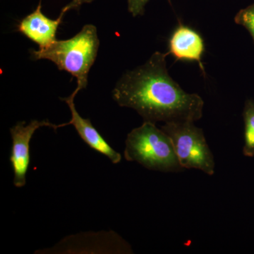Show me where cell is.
<instances>
[{
  "instance_id": "3957f363",
  "label": "cell",
  "mask_w": 254,
  "mask_h": 254,
  "mask_svg": "<svg viewBox=\"0 0 254 254\" xmlns=\"http://www.w3.org/2000/svg\"><path fill=\"white\" fill-rule=\"evenodd\" d=\"M124 156L127 161L161 173H181L180 163L170 137L155 123L145 122L127 135Z\"/></svg>"
},
{
  "instance_id": "8992f818",
  "label": "cell",
  "mask_w": 254,
  "mask_h": 254,
  "mask_svg": "<svg viewBox=\"0 0 254 254\" xmlns=\"http://www.w3.org/2000/svg\"><path fill=\"white\" fill-rule=\"evenodd\" d=\"M78 92L79 91L76 88L68 98L61 99L66 102L71 113V120L66 123V126L73 125L81 139L92 149L108 157L113 164L120 163L122 160V155L114 150L109 143L105 141L99 131L93 126L89 119L83 118L78 114L74 105V98Z\"/></svg>"
},
{
  "instance_id": "7c38bea8",
  "label": "cell",
  "mask_w": 254,
  "mask_h": 254,
  "mask_svg": "<svg viewBox=\"0 0 254 254\" xmlns=\"http://www.w3.org/2000/svg\"><path fill=\"white\" fill-rule=\"evenodd\" d=\"M95 0H72L71 2L68 3L67 5L63 8L61 11V14L64 15L65 13L71 9H77L82 4H86V3H91Z\"/></svg>"
},
{
  "instance_id": "5b68a950",
  "label": "cell",
  "mask_w": 254,
  "mask_h": 254,
  "mask_svg": "<svg viewBox=\"0 0 254 254\" xmlns=\"http://www.w3.org/2000/svg\"><path fill=\"white\" fill-rule=\"evenodd\" d=\"M46 127L56 130L60 127H66L64 124L56 125L48 120H33L26 125L25 122H19L10 128L12 146H11L10 163L14 172L13 183L17 188L24 187L26 184V175L30 165V143L35 132L41 127Z\"/></svg>"
},
{
  "instance_id": "6da1fadb",
  "label": "cell",
  "mask_w": 254,
  "mask_h": 254,
  "mask_svg": "<svg viewBox=\"0 0 254 254\" xmlns=\"http://www.w3.org/2000/svg\"><path fill=\"white\" fill-rule=\"evenodd\" d=\"M168 55L155 52L144 64L127 71L114 88L113 99L136 110L145 122L195 123L203 117L204 102L196 93L184 91L170 76Z\"/></svg>"
},
{
  "instance_id": "30bf717a",
  "label": "cell",
  "mask_w": 254,
  "mask_h": 254,
  "mask_svg": "<svg viewBox=\"0 0 254 254\" xmlns=\"http://www.w3.org/2000/svg\"><path fill=\"white\" fill-rule=\"evenodd\" d=\"M235 22L250 32L254 43V3L241 9L235 16Z\"/></svg>"
},
{
  "instance_id": "ba28073f",
  "label": "cell",
  "mask_w": 254,
  "mask_h": 254,
  "mask_svg": "<svg viewBox=\"0 0 254 254\" xmlns=\"http://www.w3.org/2000/svg\"><path fill=\"white\" fill-rule=\"evenodd\" d=\"M41 8V0L36 10L20 21L18 31L38 44L39 49H44L57 41V31L64 15L60 14L57 19H51L42 12Z\"/></svg>"
},
{
  "instance_id": "9c48e42d",
  "label": "cell",
  "mask_w": 254,
  "mask_h": 254,
  "mask_svg": "<svg viewBox=\"0 0 254 254\" xmlns=\"http://www.w3.org/2000/svg\"><path fill=\"white\" fill-rule=\"evenodd\" d=\"M245 122V145L243 153L245 156L254 157V100H246L243 113Z\"/></svg>"
},
{
  "instance_id": "7a4b0ae2",
  "label": "cell",
  "mask_w": 254,
  "mask_h": 254,
  "mask_svg": "<svg viewBox=\"0 0 254 254\" xmlns=\"http://www.w3.org/2000/svg\"><path fill=\"white\" fill-rule=\"evenodd\" d=\"M97 28L85 25L76 36L68 40L56 41L44 49L31 50L32 59L48 60L60 70L67 71L77 79L79 91L88 86V73L94 64L99 49Z\"/></svg>"
},
{
  "instance_id": "52a82bcc",
  "label": "cell",
  "mask_w": 254,
  "mask_h": 254,
  "mask_svg": "<svg viewBox=\"0 0 254 254\" xmlns=\"http://www.w3.org/2000/svg\"><path fill=\"white\" fill-rule=\"evenodd\" d=\"M168 55L177 60L195 61L205 76L202 57L205 51L204 41L199 33L185 25L180 23L169 40Z\"/></svg>"
},
{
  "instance_id": "277c9868",
  "label": "cell",
  "mask_w": 254,
  "mask_h": 254,
  "mask_svg": "<svg viewBox=\"0 0 254 254\" xmlns=\"http://www.w3.org/2000/svg\"><path fill=\"white\" fill-rule=\"evenodd\" d=\"M160 128L171 139L182 168L200 170L213 176L215 160L202 128L190 121L165 123Z\"/></svg>"
},
{
  "instance_id": "8fae6325",
  "label": "cell",
  "mask_w": 254,
  "mask_h": 254,
  "mask_svg": "<svg viewBox=\"0 0 254 254\" xmlns=\"http://www.w3.org/2000/svg\"><path fill=\"white\" fill-rule=\"evenodd\" d=\"M149 0H127L128 11L133 17L144 14L145 5Z\"/></svg>"
}]
</instances>
